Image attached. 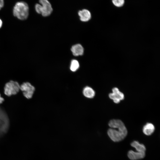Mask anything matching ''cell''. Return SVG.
<instances>
[{
    "label": "cell",
    "instance_id": "10",
    "mask_svg": "<svg viewBox=\"0 0 160 160\" xmlns=\"http://www.w3.org/2000/svg\"><path fill=\"white\" fill-rule=\"evenodd\" d=\"M155 127L152 123H148L143 127V133L146 135L149 136L151 135L154 132Z\"/></svg>",
    "mask_w": 160,
    "mask_h": 160
},
{
    "label": "cell",
    "instance_id": "12",
    "mask_svg": "<svg viewBox=\"0 0 160 160\" xmlns=\"http://www.w3.org/2000/svg\"><path fill=\"white\" fill-rule=\"evenodd\" d=\"M83 94L84 95L88 98H92L95 95V92L91 87H86L84 89Z\"/></svg>",
    "mask_w": 160,
    "mask_h": 160
},
{
    "label": "cell",
    "instance_id": "3",
    "mask_svg": "<svg viewBox=\"0 0 160 160\" xmlns=\"http://www.w3.org/2000/svg\"><path fill=\"white\" fill-rule=\"evenodd\" d=\"M39 2L40 4H36L35 6L36 12L43 17L49 16L53 11L50 2L48 0H39Z\"/></svg>",
    "mask_w": 160,
    "mask_h": 160
},
{
    "label": "cell",
    "instance_id": "2",
    "mask_svg": "<svg viewBox=\"0 0 160 160\" xmlns=\"http://www.w3.org/2000/svg\"><path fill=\"white\" fill-rule=\"evenodd\" d=\"M29 14V7L26 3L20 1L15 4L13 9V14L14 16L19 20H24L27 19Z\"/></svg>",
    "mask_w": 160,
    "mask_h": 160
},
{
    "label": "cell",
    "instance_id": "14",
    "mask_svg": "<svg viewBox=\"0 0 160 160\" xmlns=\"http://www.w3.org/2000/svg\"><path fill=\"white\" fill-rule=\"evenodd\" d=\"M113 4L118 7H122L124 3V0H112Z\"/></svg>",
    "mask_w": 160,
    "mask_h": 160
},
{
    "label": "cell",
    "instance_id": "1",
    "mask_svg": "<svg viewBox=\"0 0 160 160\" xmlns=\"http://www.w3.org/2000/svg\"><path fill=\"white\" fill-rule=\"evenodd\" d=\"M110 127L107 134L110 138L114 142L123 140L127 134V129L124 123L119 119H112L108 123Z\"/></svg>",
    "mask_w": 160,
    "mask_h": 160
},
{
    "label": "cell",
    "instance_id": "5",
    "mask_svg": "<svg viewBox=\"0 0 160 160\" xmlns=\"http://www.w3.org/2000/svg\"><path fill=\"white\" fill-rule=\"evenodd\" d=\"M20 90L22 91L23 95L25 97L30 99L32 98L35 88L30 83L26 82L23 83L20 85Z\"/></svg>",
    "mask_w": 160,
    "mask_h": 160
},
{
    "label": "cell",
    "instance_id": "7",
    "mask_svg": "<svg viewBox=\"0 0 160 160\" xmlns=\"http://www.w3.org/2000/svg\"><path fill=\"white\" fill-rule=\"evenodd\" d=\"M145 153L131 150L128 152L127 156L130 160H137L143 158L145 156Z\"/></svg>",
    "mask_w": 160,
    "mask_h": 160
},
{
    "label": "cell",
    "instance_id": "6",
    "mask_svg": "<svg viewBox=\"0 0 160 160\" xmlns=\"http://www.w3.org/2000/svg\"><path fill=\"white\" fill-rule=\"evenodd\" d=\"M112 92L109 95V98L112 100L116 103H119L121 100L124 99V95L117 87H114L112 89Z\"/></svg>",
    "mask_w": 160,
    "mask_h": 160
},
{
    "label": "cell",
    "instance_id": "17",
    "mask_svg": "<svg viewBox=\"0 0 160 160\" xmlns=\"http://www.w3.org/2000/svg\"><path fill=\"white\" fill-rule=\"evenodd\" d=\"M2 23L3 22L1 20V19L0 18V28H1L2 27Z\"/></svg>",
    "mask_w": 160,
    "mask_h": 160
},
{
    "label": "cell",
    "instance_id": "8",
    "mask_svg": "<svg viewBox=\"0 0 160 160\" xmlns=\"http://www.w3.org/2000/svg\"><path fill=\"white\" fill-rule=\"evenodd\" d=\"M78 14L80 20L83 22H85L88 21L91 17L90 12L86 9H84L79 11Z\"/></svg>",
    "mask_w": 160,
    "mask_h": 160
},
{
    "label": "cell",
    "instance_id": "15",
    "mask_svg": "<svg viewBox=\"0 0 160 160\" xmlns=\"http://www.w3.org/2000/svg\"><path fill=\"white\" fill-rule=\"evenodd\" d=\"M4 4V0H0V10L3 7Z\"/></svg>",
    "mask_w": 160,
    "mask_h": 160
},
{
    "label": "cell",
    "instance_id": "11",
    "mask_svg": "<svg viewBox=\"0 0 160 160\" xmlns=\"http://www.w3.org/2000/svg\"><path fill=\"white\" fill-rule=\"evenodd\" d=\"M131 145L138 152L145 153L146 148L143 144L140 143L138 141H134L131 143Z\"/></svg>",
    "mask_w": 160,
    "mask_h": 160
},
{
    "label": "cell",
    "instance_id": "16",
    "mask_svg": "<svg viewBox=\"0 0 160 160\" xmlns=\"http://www.w3.org/2000/svg\"><path fill=\"white\" fill-rule=\"evenodd\" d=\"M4 100V98L1 97V94H0V105L3 102Z\"/></svg>",
    "mask_w": 160,
    "mask_h": 160
},
{
    "label": "cell",
    "instance_id": "13",
    "mask_svg": "<svg viewBox=\"0 0 160 160\" xmlns=\"http://www.w3.org/2000/svg\"><path fill=\"white\" fill-rule=\"evenodd\" d=\"M79 64L77 60H73L71 61L70 69L72 71H75L79 68Z\"/></svg>",
    "mask_w": 160,
    "mask_h": 160
},
{
    "label": "cell",
    "instance_id": "9",
    "mask_svg": "<svg viewBox=\"0 0 160 160\" xmlns=\"http://www.w3.org/2000/svg\"><path fill=\"white\" fill-rule=\"evenodd\" d=\"M71 50L73 55L75 56L81 55L84 52V48L80 44H77L72 46Z\"/></svg>",
    "mask_w": 160,
    "mask_h": 160
},
{
    "label": "cell",
    "instance_id": "4",
    "mask_svg": "<svg viewBox=\"0 0 160 160\" xmlns=\"http://www.w3.org/2000/svg\"><path fill=\"white\" fill-rule=\"evenodd\" d=\"M20 86L17 82L10 80L5 84L4 88V93L8 96L15 95L20 91Z\"/></svg>",
    "mask_w": 160,
    "mask_h": 160
}]
</instances>
